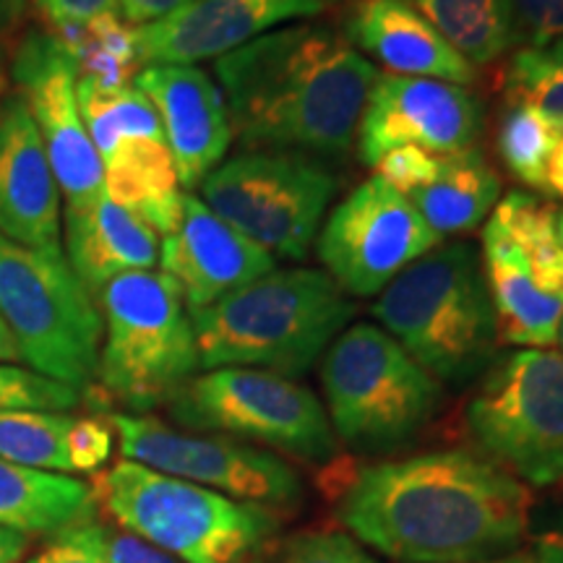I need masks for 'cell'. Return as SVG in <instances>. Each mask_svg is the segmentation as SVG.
<instances>
[{"mask_svg": "<svg viewBox=\"0 0 563 563\" xmlns=\"http://www.w3.org/2000/svg\"><path fill=\"white\" fill-rule=\"evenodd\" d=\"M532 496L488 456L431 452L357 470L340 496L342 525L399 563H483L522 540Z\"/></svg>", "mask_w": 563, "mask_h": 563, "instance_id": "1", "label": "cell"}, {"mask_svg": "<svg viewBox=\"0 0 563 563\" xmlns=\"http://www.w3.org/2000/svg\"><path fill=\"white\" fill-rule=\"evenodd\" d=\"M214 76L245 150L336 157L355 144L382 74L336 32L306 24L222 55Z\"/></svg>", "mask_w": 563, "mask_h": 563, "instance_id": "2", "label": "cell"}, {"mask_svg": "<svg viewBox=\"0 0 563 563\" xmlns=\"http://www.w3.org/2000/svg\"><path fill=\"white\" fill-rule=\"evenodd\" d=\"M191 313L199 368L311 371L355 316L340 285L319 269H274Z\"/></svg>", "mask_w": 563, "mask_h": 563, "instance_id": "3", "label": "cell"}, {"mask_svg": "<svg viewBox=\"0 0 563 563\" xmlns=\"http://www.w3.org/2000/svg\"><path fill=\"white\" fill-rule=\"evenodd\" d=\"M373 316L439 384H467L498 347L488 279L470 243L435 245L394 277Z\"/></svg>", "mask_w": 563, "mask_h": 563, "instance_id": "4", "label": "cell"}, {"mask_svg": "<svg viewBox=\"0 0 563 563\" xmlns=\"http://www.w3.org/2000/svg\"><path fill=\"white\" fill-rule=\"evenodd\" d=\"M89 485L121 530L180 563H249L277 527L269 506L235 501L131 460L95 473Z\"/></svg>", "mask_w": 563, "mask_h": 563, "instance_id": "5", "label": "cell"}, {"mask_svg": "<svg viewBox=\"0 0 563 563\" xmlns=\"http://www.w3.org/2000/svg\"><path fill=\"white\" fill-rule=\"evenodd\" d=\"M100 313V391L133 412L170 405L199 371L191 313L178 285L162 272H129L102 287Z\"/></svg>", "mask_w": 563, "mask_h": 563, "instance_id": "6", "label": "cell"}, {"mask_svg": "<svg viewBox=\"0 0 563 563\" xmlns=\"http://www.w3.org/2000/svg\"><path fill=\"white\" fill-rule=\"evenodd\" d=\"M0 319L26 368L76 391L97 378L102 313L63 249H32L0 232Z\"/></svg>", "mask_w": 563, "mask_h": 563, "instance_id": "7", "label": "cell"}, {"mask_svg": "<svg viewBox=\"0 0 563 563\" xmlns=\"http://www.w3.org/2000/svg\"><path fill=\"white\" fill-rule=\"evenodd\" d=\"M321 386L334 435L371 452L410 441L441 405V384L373 323L347 327L329 344Z\"/></svg>", "mask_w": 563, "mask_h": 563, "instance_id": "8", "label": "cell"}, {"mask_svg": "<svg viewBox=\"0 0 563 563\" xmlns=\"http://www.w3.org/2000/svg\"><path fill=\"white\" fill-rule=\"evenodd\" d=\"M170 415L207 431L323 464L336 435L319 397L292 378L262 368H214L194 376L170 399Z\"/></svg>", "mask_w": 563, "mask_h": 563, "instance_id": "9", "label": "cell"}, {"mask_svg": "<svg viewBox=\"0 0 563 563\" xmlns=\"http://www.w3.org/2000/svg\"><path fill=\"white\" fill-rule=\"evenodd\" d=\"M467 428L498 467L534 488L563 483V355L514 350L467 405Z\"/></svg>", "mask_w": 563, "mask_h": 563, "instance_id": "10", "label": "cell"}, {"mask_svg": "<svg viewBox=\"0 0 563 563\" xmlns=\"http://www.w3.org/2000/svg\"><path fill=\"white\" fill-rule=\"evenodd\" d=\"M201 201L272 256L302 262L336 194L327 167L285 152H243L201 180Z\"/></svg>", "mask_w": 563, "mask_h": 563, "instance_id": "11", "label": "cell"}, {"mask_svg": "<svg viewBox=\"0 0 563 563\" xmlns=\"http://www.w3.org/2000/svg\"><path fill=\"white\" fill-rule=\"evenodd\" d=\"M123 460L217 490L235 501L277 509L300 501V477L266 449L228 439L178 431L154 415H110Z\"/></svg>", "mask_w": 563, "mask_h": 563, "instance_id": "12", "label": "cell"}, {"mask_svg": "<svg viewBox=\"0 0 563 563\" xmlns=\"http://www.w3.org/2000/svg\"><path fill=\"white\" fill-rule=\"evenodd\" d=\"M439 241L410 199L373 175L332 209L316 253L344 295L368 298Z\"/></svg>", "mask_w": 563, "mask_h": 563, "instance_id": "13", "label": "cell"}, {"mask_svg": "<svg viewBox=\"0 0 563 563\" xmlns=\"http://www.w3.org/2000/svg\"><path fill=\"white\" fill-rule=\"evenodd\" d=\"M11 76L30 104L66 209L95 203L104 194V165L81 121L74 60L51 32H30L19 42Z\"/></svg>", "mask_w": 563, "mask_h": 563, "instance_id": "14", "label": "cell"}, {"mask_svg": "<svg viewBox=\"0 0 563 563\" xmlns=\"http://www.w3.org/2000/svg\"><path fill=\"white\" fill-rule=\"evenodd\" d=\"M481 129V102L460 84L386 74L363 110L357 154L368 167L397 146L456 154L475 144Z\"/></svg>", "mask_w": 563, "mask_h": 563, "instance_id": "15", "label": "cell"}, {"mask_svg": "<svg viewBox=\"0 0 563 563\" xmlns=\"http://www.w3.org/2000/svg\"><path fill=\"white\" fill-rule=\"evenodd\" d=\"M323 0H188L154 24L136 26L141 66L220 60L285 21L313 16Z\"/></svg>", "mask_w": 563, "mask_h": 563, "instance_id": "16", "label": "cell"}, {"mask_svg": "<svg viewBox=\"0 0 563 563\" xmlns=\"http://www.w3.org/2000/svg\"><path fill=\"white\" fill-rule=\"evenodd\" d=\"M159 243L162 274L178 285L188 311L207 308L274 272L269 251L232 230L194 194H183L180 220Z\"/></svg>", "mask_w": 563, "mask_h": 563, "instance_id": "17", "label": "cell"}, {"mask_svg": "<svg viewBox=\"0 0 563 563\" xmlns=\"http://www.w3.org/2000/svg\"><path fill=\"white\" fill-rule=\"evenodd\" d=\"M133 87L157 110L180 186H201L232 144L220 84L199 66H144L133 76Z\"/></svg>", "mask_w": 563, "mask_h": 563, "instance_id": "18", "label": "cell"}, {"mask_svg": "<svg viewBox=\"0 0 563 563\" xmlns=\"http://www.w3.org/2000/svg\"><path fill=\"white\" fill-rule=\"evenodd\" d=\"M0 232L32 249H60V188L24 97L0 100Z\"/></svg>", "mask_w": 563, "mask_h": 563, "instance_id": "19", "label": "cell"}, {"mask_svg": "<svg viewBox=\"0 0 563 563\" xmlns=\"http://www.w3.org/2000/svg\"><path fill=\"white\" fill-rule=\"evenodd\" d=\"M344 30L350 45L373 55L394 76L460 87L475 81L473 63L464 60L410 0H357Z\"/></svg>", "mask_w": 563, "mask_h": 563, "instance_id": "20", "label": "cell"}, {"mask_svg": "<svg viewBox=\"0 0 563 563\" xmlns=\"http://www.w3.org/2000/svg\"><path fill=\"white\" fill-rule=\"evenodd\" d=\"M66 258L91 295L129 272H150L159 258V235L102 194L89 207L63 214Z\"/></svg>", "mask_w": 563, "mask_h": 563, "instance_id": "21", "label": "cell"}, {"mask_svg": "<svg viewBox=\"0 0 563 563\" xmlns=\"http://www.w3.org/2000/svg\"><path fill=\"white\" fill-rule=\"evenodd\" d=\"M483 251L498 344L548 350L559 342L563 295L540 287L525 253L490 222L483 230Z\"/></svg>", "mask_w": 563, "mask_h": 563, "instance_id": "22", "label": "cell"}, {"mask_svg": "<svg viewBox=\"0 0 563 563\" xmlns=\"http://www.w3.org/2000/svg\"><path fill=\"white\" fill-rule=\"evenodd\" d=\"M97 501L91 485L66 473L26 467L0 456V527L24 538H60L95 519Z\"/></svg>", "mask_w": 563, "mask_h": 563, "instance_id": "23", "label": "cell"}, {"mask_svg": "<svg viewBox=\"0 0 563 563\" xmlns=\"http://www.w3.org/2000/svg\"><path fill=\"white\" fill-rule=\"evenodd\" d=\"M104 165V194L129 209L157 235L175 230L183 209V191L173 154L165 141H123Z\"/></svg>", "mask_w": 563, "mask_h": 563, "instance_id": "24", "label": "cell"}, {"mask_svg": "<svg viewBox=\"0 0 563 563\" xmlns=\"http://www.w3.org/2000/svg\"><path fill=\"white\" fill-rule=\"evenodd\" d=\"M501 196V178L485 162L483 152L470 150L443 154L439 173L431 183L407 199L435 235H460L475 230Z\"/></svg>", "mask_w": 563, "mask_h": 563, "instance_id": "25", "label": "cell"}, {"mask_svg": "<svg viewBox=\"0 0 563 563\" xmlns=\"http://www.w3.org/2000/svg\"><path fill=\"white\" fill-rule=\"evenodd\" d=\"M51 34L74 60L79 79L95 81L102 89L129 87V79L141 66L136 26H131L121 13L51 26Z\"/></svg>", "mask_w": 563, "mask_h": 563, "instance_id": "26", "label": "cell"}, {"mask_svg": "<svg viewBox=\"0 0 563 563\" xmlns=\"http://www.w3.org/2000/svg\"><path fill=\"white\" fill-rule=\"evenodd\" d=\"M464 60H498L514 45L511 0H410Z\"/></svg>", "mask_w": 563, "mask_h": 563, "instance_id": "27", "label": "cell"}, {"mask_svg": "<svg viewBox=\"0 0 563 563\" xmlns=\"http://www.w3.org/2000/svg\"><path fill=\"white\" fill-rule=\"evenodd\" d=\"M555 220L559 211L553 203L525 191H511L488 222L525 253L540 287L563 295V245L555 235Z\"/></svg>", "mask_w": 563, "mask_h": 563, "instance_id": "28", "label": "cell"}, {"mask_svg": "<svg viewBox=\"0 0 563 563\" xmlns=\"http://www.w3.org/2000/svg\"><path fill=\"white\" fill-rule=\"evenodd\" d=\"M76 97H79L81 121L102 159L110 157L123 141H165L157 110L131 84L121 89H102L95 81L79 79L76 81Z\"/></svg>", "mask_w": 563, "mask_h": 563, "instance_id": "29", "label": "cell"}, {"mask_svg": "<svg viewBox=\"0 0 563 563\" xmlns=\"http://www.w3.org/2000/svg\"><path fill=\"white\" fill-rule=\"evenodd\" d=\"M70 420L74 415L68 412L0 410V456L26 467L70 475L66 454Z\"/></svg>", "mask_w": 563, "mask_h": 563, "instance_id": "30", "label": "cell"}, {"mask_svg": "<svg viewBox=\"0 0 563 563\" xmlns=\"http://www.w3.org/2000/svg\"><path fill=\"white\" fill-rule=\"evenodd\" d=\"M561 131L530 104L509 100L498 118L496 144L504 165L525 186L545 191V165Z\"/></svg>", "mask_w": 563, "mask_h": 563, "instance_id": "31", "label": "cell"}, {"mask_svg": "<svg viewBox=\"0 0 563 563\" xmlns=\"http://www.w3.org/2000/svg\"><path fill=\"white\" fill-rule=\"evenodd\" d=\"M506 97L530 104L563 133V40L543 51L522 47L504 74Z\"/></svg>", "mask_w": 563, "mask_h": 563, "instance_id": "32", "label": "cell"}, {"mask_svg": "<svg viewBox=\"0 0 563 563\" xmlns=\"http://www.w3.org/2000/svg\"><path fill=\"white\" fill-rule=\"evenodd\" d=\"M79 402L81 391L16 363H0V410L70 412Z\"/></svg>", "mask_w": 563, "mask_h": 563, "instance_id": "33", "label": "cell"}, {"mask_svg": "<svg viewBox=\"0 0 563 563\" xmlns=\"http://www.w3.org/2000/svg\"><path fill=\"white\" fill-rule=\"evenodd\" d=\"M55 540L79 548V551L89 553L91 559L100 563H180L162 548L141 540L139 534L125 532L121 527L102 525L97 519L74 527V530L63 532Z\"/></svg>", "mask_w": 563, "mask_h": 563, "instance_id": "34", "label": "cell"}, {"mask_svg": "<svg viewBox=\"0 0 563 563\" xmlns=\"http://www.w3.org/2000/svg\"><path fill=\"white\" fill-rule=\"evenodd\" d=\"M514 45L543 51L563 40V0H511Z\"/></svg>", "mask_w": 563, "mask_h": 563, "instance_id": "35", "label": "cell"}, {"mask_svg": "<svg viewBox=\"0 0 563 563\" xmlns=\"http://www.w3.org/2000/svg\"><path fill=\"white\" fill-rule=\"evenodd\" d=\"M112 431L110 420L104 418H74L66 433V454L74 473H100L112 454Z\"/></svg>", "mask_w": 563, "mask_h": 563, "instance_id": "36", "label": "cell"}, {"mask_svg": "<svg viewBox=\"0 0 563 563\" xmlns=\"http://www.w3.org/2000/svg\"><path fill=\"white\" fill-rule=\"evenodd\" d=\"M443 154H431L420 146H397V150L386 152L382 159L373 165L378 178L389 183L394 191L410 196L412 191L426 186L439 173Z\"/></svg>", "mask_w": 563, "mask_h": 563, "instance_id": "37", "label": "cell"}, {"mask_svg": "<svg viewBox=\"0 0 563 563\" xmlns=\"http://www.w3.org/2000/svg\"><path fill=\"white\" fill-rule=\"evenodd\" d=\"M279 563H378L361 543L342 532H306L285 548Z\"/></svg>", "mask_w": 563, "mask_h": 563, "instance_id": "38", "label": "cell"}, {"mask_svg": "<svg viewBox=\"0 0 563 563\" xmlns=\"http://www.w3.org/2000/svg\"><path fill=\"white\" fill-rule=\"evenodd\" d=\"M51 26L89 21L102 13H118V0H34Z\"/></svg>", "mask_w": 563, "mask_h": 563, "instance_id": "39", "label": "cell"}, {"mask_svg": "<svg viewBox=\"0 0 563 563\" xmlns=\"http://www.w3.org/2000/svg\"><path fill=\"white\" fill-rule=\"evenodd\" d=\"M186 3L188 0H118V13L131 26H144L170 16V13L183 9Z\"/></svg>", "mask_w": 563, "mask_h": 563, "instance_id": "40", "label": "cell"}, {"mask_svg": "<svg viewBox=\"0 0 563 563\" xmlns=\"http://www.w3.org/2000/svg\"><path fill=\"white\" fill-rule=\"evenodd\" d=\"M532 563H563V517L540 534L534 543Z\"/></svg>", "mask_w": 563, "mask_h": 563, "instance_id": "41", "label": "cell"}, {"mask_svg": "<svg viewBox=\"0 0 563 563\" xmlns=\"http://www.w3.org/2000/svg\"><path fill=\"white\" fill-rule=\"evenodd\" d=\"M26 563H100V561L91 559L89 553L79 551V548L55 540V543L42 548V551L37 555H32Z\"/></svg>", "mask_w": 563, "mask_h": 563, "instance_id": "42", "label": "cell"}, {"mask_svg": "<svg viewBox=\"0 0 563 563\" xmlns=\"http://www.w3.org/2000/svg\"><path fill=\"white\" fill-rule=\"evenodd\" d=\"M545 194H553L563 199V133L555 141L551 157L545 165Z\"/></svg>", "mask_w": 563, "mask_h": 563, "instance_id": "43", "label": "cell"}, {"mask_svg": "<svg viewBox=\"0 0 563 563\" xmlns=\"http://www.w3.org/2000/svg\"><path fill=\"white\" fill-rule=\"evenodd\" d=\"M26 553L24 534L0 527V563H16Z\"/></svg>", "mask_w": 563, "mask_h": 563, "instance_id": "44", "label": "cell"}, {"mask_svg": "<svg viewBox=\"0 0 563 563\" xmlns=\"http://www.w3.org/2000/svg\"><path fill=\"white\" fill-rule=\"evenodd\" d=\"M30 0H0V34H9L19 26Z\"/></svg>", "mask_w": 563, "mask_h": 563, "instance_id": "45", "label": "cell"}, {"mask_svg": "<svg viewBox=\"0 0 563 563\" xmlns=\"http://www.w3.org/2000/svg\"><path fill=\"white\" fill-rule=\"evenodd\" d=\"M19 361V347L13 342L9 329H5L3 319H0V363H16Z\"/></svg>", "mask_w": 563, "mask_h": 563, "instance_id": "46", "label": "cell"}, {"mask_svg": "<svg viewBox=\"0 0 563 563\" xmlns=\"http://www.w3.org/2000/svg\"><path fill=\"white\" fill-rule=\"evenodd\" d=\"M490 563H532V559H527V555H514V559H501V561H490Z\"/></svg>", "mask_w": 563, "mask_h": 563, "instance_id": "47", "label": "cell"}, {"mask_svg": "<svg viewBox=\"0 0 563 563\" xmlns=\"http://www.w3.org/2000/svg\"><path fill=\"white\" fill-rule=\"evenodd\" d=\"M555 235H559V243L563 245V214H559V220H555Z\"/></svg>", "mask_w": 563, "mask_h": 563, "instance_id": "48", "label": "cell"}, {"mask_svg": "<svg viewBox=\"0 0 563 563\" xmlns=\"http://www.w3.org/2000/svg\"><path fill=\"white\" fill-rule=\"evenodd\" d=\"M3 81H5V76H3V58H0V95H3Z\"/></svg>", "mask_w": 563, "mask_h": 563, "instance_id": "49", "label": "cell"}, {"mask_svg": "<svg viewBox=\"0 0 563 563\" xmlns=\"http://www.w3.org/2000/svg\"><path fill=\"white\" fill-rule=\"evenodd\" d=\"M559 342H561V355H563V316H561V327H559Z\"/></svg>", "mask_w": 563, "mask_h": 563, "instance_id": "50", "label": "cell"}]
</instances>
